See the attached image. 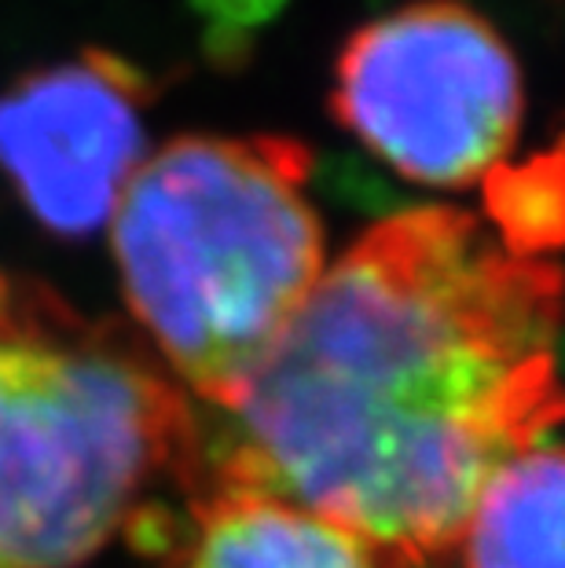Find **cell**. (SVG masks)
<instances>
[{
    "label": "cell",
    "instance_id": "obj_5",
    "mask_svg": "<svg viewBox=\"0 0 565 568\" xmlns=\"http://www.w3.org/2000/svg\"><path fill=\"white\" fill-rule=\"evenodd\" d=\"M151 81L122 55L81 52L0 92V169L56 235H92L114 221L148 159Z\"/></svg>",
    "mask_w": 565,
    "mask_h": 568
},
{
    "label": "cell",
    "instance_id": "obj_6",
    "mask_svg": "<svg viewBox=\"0 0 565 568\" xmlns=\"http://www.w3.org/2000/svg\"><path fill=\"white\" fill-rule=\"evenodd\" d=\"M173 568H426L269 491L202 480L170 536Z\"/></svg>",
    "mask_w": 565,
    "mask_h": 568
},
{
    "label": "cell",
    "instance_id": "obj_1",
    "mask_svg": "<svg viewBox=\"0 0 565 568\" xmlns=\"http://www.w3.org/2000/svg\"><path fill=\"white\" fill-rule=\"evenodd\" d=\"M565 275L448 205L379 221L202 437L199 480L297 503L426 565L485 480L565 418Z\"/></svg>",
    "mask_w": 565,
    "mask_h": 568
},
{
    "label": "cell",
    "instance_id": "obj_2",
    "mask_svg": "<svg viewBox=\"0 0 565 568\" xmlns=\"http://www.w3.org/2000/svg\"><path fill=\"white\" fill-rule=\"evenodd\" d=\"M202 469V426L151 345L0 268V568H78Z\"/></svg>",
    "mask_w": 565,
    "mask_h": 568
},
{
    "label": "cell",
    "instance_id": "obj_4",
    "mask_svg": "<svg viewBox=\"0 0 565 568\" xmlns=\"http://www.w3.org/2000/svg\"><path fill=\"white\" fill-rule=\"evenodd\" d=\"M522 70L474 8L418 0L360 27L334 67L331 111L415 184L496 173L522 129Z\"/></svg>",
    "mask_w": 565,
    "mask_h": 568
},
{
    "label": "cell",
    "instance_id": "obj_8",
    "mask_svg": "<svg viewBox=\"0 0 565 568\" xmlns=\"http://www.w3.org/2000/svg\"><path fill=\"white\" fill-rule=\"evenodd\" d=\"M492 227L511 246L547 257L565 243V148L522 169L500 165L485 176Z\"/></svg>",
    "mask_w": 565,
    "mask_h": 568
},
{
    "label": "cell",
    "instance_id": "obj_7",
    "mask_svg": "<svg viewBox=\"0 0 565 568\" xmlns=\"http://www.w3.org/2000/svg\"><path fill=\"white\" fill-rule=\"evenodd\" d=\"M455 547L463 568H565V444L539 440L503 463Z\"/></svg>",
    "mask_w": 565,
    "mask_h": 568
},
{
    "label": "cell",
    "instance_id": "obj_9",
    "mask_svg": "<svg viewBox=\"0 0 565 568\" xmlns=\"http://www.w3.org/2000/svg\"><path fill=\"white\" fill-rule=\"evenodd\" d=\"M210 16H218L228 27H239V22H261L269 19L275 8H283V0H199Z\"/></svg>",
    "mask_w": 565,
    "mask_h": 568
},
{
    "label": "cell",
    "instance_id": "obj_3",
    "mask_svg": "<svg viewBox=\"0 0 565 568\" xmlns=\"http://www.w3.org/2000/svg\"><path fill=\"white\" fill-rule=\"evenodd\" d=\"M312 154L286 136H180L143 159L114 210L137 334L180 389L228 410L320 283Z\"/></svg>",
    "mask_w": 565,
    "mask_h": 568
}]
</instances>
